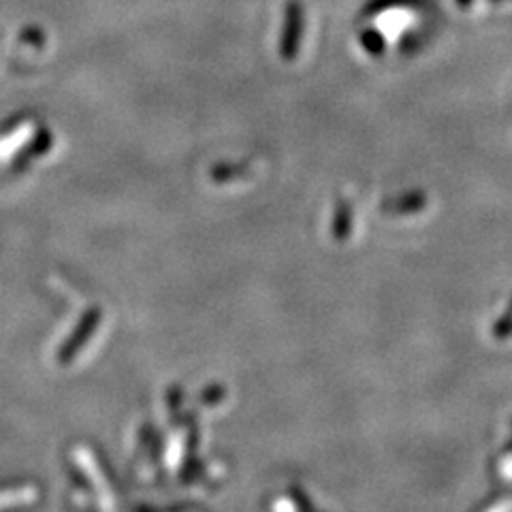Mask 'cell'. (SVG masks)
Returning a JSON list of instances; mask_svg holds the SVG:
<instances>
[{
  "label": "cell",
  "instance_id": "cell-1",
  "mask_svg": "<svg viewBox=\"0 0 512 512\" xmlns=\"http://www.w3.org/2000/svg\"><path fill=\"white\" fill-rule=\"evenodd\" d=\"M301 24H303L301 5L297 0H291V3L286 5V26H284V39H282V52L286 58H293L297 52Z\"/></svg>",
  "mask_w": 512,
  "mask_h": 512
}]
</instances>
